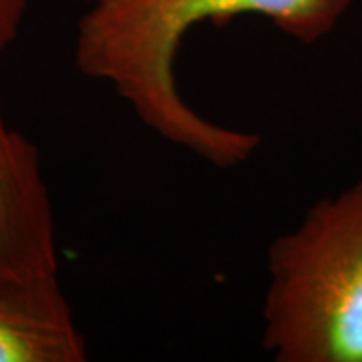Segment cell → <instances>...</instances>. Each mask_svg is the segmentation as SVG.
Returning <instances> with one entry per match:
<instances>
[{
  "mask_svg": "<svg viewBox=\"0 0 362 362\" xmlns=\"http://www.w3.org/2000/svg\"><path fill=\"white\" fill-rule=\"evenodd\" d=\"M354 0H95L81 18L75 63L107 81L133 113L165 141L218 168L247 161L258 135L223 127L185 103L175 85V57L199 23L240 14L270 18L284 35L312 45L330 35Z\"/></svg>",
  "mask_w": 362,
  "mask_h": 362,
  "instance_id": "obj_1",
  "label": "cell"
},
{
  "mask_svg": "<svg viewBox=\"0 0 362 362\" xmlns=\"http://www.w3.org/2000/svg\"><path fill=\"white\" fill-rule=\"evenodd\" d=\"M264 349L278 362H362V177L268 254Z\"/></svg>",
  "mask_w": 362,
  "mask_h": 362,
  "instance_id": "obj_2",
  "label": "cell"
},
{
  "mask_svg": "<svg viewBox=\"0 0 362 362\" xmlns=\"http://www.w3.org/2000/svg\"><path fill=\"white\" fill-rule=\"evenodd\" d=\"M59 274V242L39 147L0 109V276Z\"/></svg>",
  "mask_w": 362,
  "mask_h": 362,
  "instance_id": "obj_3",
  "label": "cell"
},
{
  "mask_svg": "<svg viewBox=\"0 0 362 362\" xmlns=\"http://www.w3.org/2000/svg\"><path fill=\"white\" fill-rule=\"evenodd\" d=\"M87 356L59 274L0 276V362H85Z\"/></svg>",
  "mask_w": 362,
  "mask_h": 362,
  "instance_id": "obj_4",
  "label": "cell"
},
{
  "mask_svg": "<svg viewBox=\"0 0 362 362\" xmlns=\"http://www.w3.org/2000/svg\"><path fill=\"white\" fill-rule=\"evenodd\" d=\"M26 11L28 0H0V54L18 37Z\"/></svg>",
  "mask_w": 362,
  "mask_h": 362,
  "instance_id": "obj_5",
  "label": "cell"
}]
</instances>
